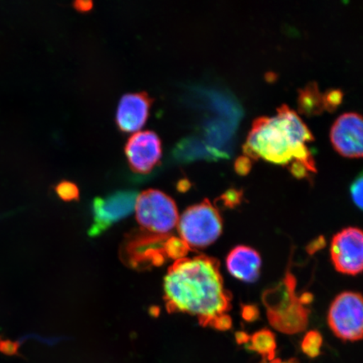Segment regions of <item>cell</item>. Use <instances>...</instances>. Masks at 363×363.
<instances>
[{
  "mask_svg": "<svg viewBox=\"0 0 363 363\" xmlns=\"http://www.w3.org/2000/svg\"><path fill=\"white\" fill-rule=\"evenodd\" d=\"M235 339H237L238 344H245L249 342L250 337L247 333H243V331H239V333L235 334Z\"/></svg>",
  "mask_w": 363,
  "mask_h": 363,
  "instance_id": "cell-28",
  "label": "cell"
},
{
  "mask_svg": "<svg viewBox=\"0 0 363 363\" xmlns=\"http://www.w3.org/2000/svg\"><path fill=\"white\" fill-rule=\"evenodd\" d=\"M226 266L235 278L247 283L255 282L260 275L261 257L251 247L239 246L227 257Z\"/></svg>",
  "mask_w": 363,
  "mask_h": 363,
  "instance_id": "cell-12",
  "label": "cell"
},
{
  "mask_svg": "<svg viewBox=\"0 0 363 363\" xmlns=\"http://www.w3.org/2000/svg\"><path fill=\"white\" fill-rule=\"evenodd\" d=\"M362 119L359 113H346L337 118L330 130V140L340 155L362 157Z\"/></svg>",
  "mask_w": 363,
  "mask_h": 363,
  "instance_id": "cell-10",
  "label": "cell"
},
{
  "mask_svg": "<svg viewBox=\"0 0 363 363\" xmlns=\"http://www.w3.org/2000/svg\"><path fill=\"white\" fill-rule=\"evenodd\" d=\"M166 256L179 260L188 255L190 247L183 240L178 238H167L164 245Z\"/></svg>",
  "mask_w": 363,
  "mask_h": 363,
  "instance_id": "cell-17",
  "label": "cell"
},
{
  "mask_svg": "<svg viewBox=\"0 0 363 363\" xmlns=\"http://www.w3.org/2000/svg\"><path fill=\"white\" fill-rule=\"evenodd\" d=\"M125 153L131 170L147 174L160 163L162 140L152 130L138 131L127 140Z\"/></svg>",
  "mask_w": 363,
  "mask_h": 363,
  "instance_id": "cell-7",
  "label": "cell"
},
{
  "mask_svg": "<svg viewBox=\"0 0 363 363\" xmlns=\"http://www.w3.org/2000/svg\"><path fill=\"white\" fill-rule=\"evenodd\" d=\"M295 286L294 277L288 274L278 288L269 290L263 296L270 324L285 334L301 333L308 325L310 311L295 294Z\"/></svg>",
  "mask_w": 363,
  "mask_h": 363,
  "instance_id": "cell-3",
  "label": "cell"
},
{
  "mask_svg": "<svg viewBox=\"0 0 363 363\" xmlns=\"http://www.w3.org/2000/svg\"><path fill=\"white\" fill-rule=\"evenodd\" d=\"M167 237H159V235H144L133 240L129 246L130 262L134 264H146L152 263L153 265H160L165 261L164 245Z\"/></svg>",
  "mask_w": 363,
  "mask_h": 363,
  "instance_id": "cell-13",
  "label": "cell"
},
{
  "mask_svg": "<svg viewBox=\"0 0 363 363\" xmlns=\"http://www.w3.org/2000/svg\"><path fill=\"white\" fill-rule=\"evenodd\" d=\"M248 343L247 348L260 354L265 361L274 360L277 342L275 335L271 330L263 329L257 331L250 337Z\"/></svg>",
  "mask_w": 363,
  "mask_h": 363,
  "instance_id": "cell-15",
  "label": "cell"
},
{
  "mask_svg": "<svg viewBox=\"0 0 363 363\" xmlns=\"http://www.w3.org/2000/svg\"><path fill=\"white\" fill-rule=\"evenodd\" d=\"M343 94L340 90H329L324 94L325 110L333 111L342 101Z\"/></svg>",
  "mask_w": 363,
  "mask_h": 363,
  "instance_id": "cell-19",
  "label": "cell"
},
{
  "mask_svg": "<svg viewBox=\"0 0 363 363\" xmlns=\"http://www.w3.org/2000/svg\"><path fill=\"white\" fill-rule=\"evenodd\" d=\"M219 211L206 199L189 207L179 218L178 228L181 239L191 248H204L214 243L222 233Z\"/></svg>",
  "mask_w": 363,
  "mask_h": 363,
  "instance_id": "cell-5",
  "label": "cell"
},
{
  "mask_svg": "<svg viewBox=\"0 0 363 363\" xmlns=\"http://www.w3.org/2000/svg\"><path fill=\"white\" fill-rule=\"evenodd\" d=\"M313 136L301 118L283 104L274 117L262 116L254 121L243 147L253 159L262 158L275 164L286 165L292 160L301 163L308 172H315V164L306 143Z\"/></svg>",
  "mask_w": 363,
  "mask_h": 363,
  "instance_id": "cell-2",
  "label": "cell"
},
{
  "mask_svg": "<svg viewBox=\"0 0 363 363\" xmlns=\"http://www.w3.org/2000/svg\"><path fill=\"white\" fill-rule=\"evenodd\" d=\"M291 172L293 175L296 177L298 179L305 178L307 176L308 170L306 169L305 166L302 165L301 163L295 162L293 163L291 166Z\"/></svg>",
  "mask_w": 363,
  "mask_h": 363,
  "instance_id": "cell-25",
  "label": "cell"
},
{
  "mask_svg": "<svg viewBox=\"0 0 363 363\" xmlns=\"http://www.w3.org/2000/svg\"><path fill=\"white\" fill-rule=\"evenodd\" d=\"M330 253L337 271L347 275L360 274L363 264L362 230L350 227L335 235L331 243Z\"/></svg>",
  "mask_w": 363,
  "mask_h": 363,
  "instance_id": "cell-8",
  "label": "cell"
},
{
  "mask_svg": "<svg viewBox=\"0 0 363 363\" xmlns=\"http://www.w3.org/2000/svg\"><path fill=\"white\" fill-rule=\"evenodd\" d=\"M153 99L146 92L126 94L118 106L116 122L122 133L138 130L146 123Z\"/></svg>",
  "mask_w": 363,
  "mask_h": 363,
  "instance_id": "cell-11",
  "label": "cell"
},
{
  "mask_svg": "<svg viewBox=\"0 0 363 363\" xmlns=\"http://www.w3.org/2000/svg\"><path fill=\"white\" fill-rule=\"evenodd\" d=\"M362 174L357 177L351 186L352 199L356 206L362 210Z\"/></svg>",
  "mask_w": 363,
  "mask_h": 363,
  "instance_id": "cell-20",
  "label": "cell"
},
{
  "mask_svg": "<svg viewBox=\"0 0 363 363\" xmlns=\"http://www.w3.org/2000/svg\"><path fill=\"white\" fill-rule=\"evenodd\" d=\"M164 298L169 312L187 313L202 326H211L230 311L231 295L225 289L219 262L202 255L182 258L169 267Z\"/></svg>",
  "mask_w": 363,
  "mask_h": 363,
  "instance_id": "cell-1",
  "label": "cell"
},
{
  "mask_svg": "<svg viewBox=\"0 0 363 363\" xmlns=\"http://www.w3.org/2000/svg\"><path fill=\"white\" fill-rule=\"evenodd\" d=\"M211 326H212L213 328L219 330H230L231 326H233V320H231L230 317L228 315L224 314L217 317L216 319L213 321Z\"/></svg>",
  "mask_w": 363,
  "mask_h": 363,
  "instance_id": "cell-22",
  "label": "cell"
},
{
  "mask_svg": "<svg viewBox=\"0 0 363 363\" xmlns=\"http://www.w3.org/2000/svg\"><path fill=\"white\" fill-rule=\"evenodd\" d=\"M249 159L246 157H240L235 163V170L240 175H246L248 174L251 165H250Z\"/></svg>",
  "mask_w": 363,
  "mask_h": 363,
  "instance_id": "cell-24",
  "label": "cell"
},
{
  "mask_svg": "<svg viewBox=\"0 0 363 363\" xmlns=\"http://www.w3.org/2000/svg\"><path fill=\"white\" fill-rule=\"evenodd\" d=\"M259 316V311L254 306H245L242 308V317L247 321L256 320Z\"/></svg>",
  "mask_w": 363,
  "mask_h": 363,
  "instance_id": "cell-23",
  "label": "cell"
},
{
  "mask_svg": "<svg viewBox=\"0 0 363 363\" xmlns=\"http://www.w3.org/2000/svg\"><path fill=\"white\" fill-rule=\"evenodd\" d=\"M138 193L119 191L106 198H97L93 203L94 223L90 235H98L116 222L130 216L135 210Z\"/></svg>",
  "mask_w": 363,
  "mask_h": 363,
  "instance_id": "cell-9",
  "label": "cell"
},
{
  "mask_svg": "<svg viewBox=\"0 0 363 363\" xmlns=\"http://www.w3.org/2000/svg\"><path fill=\"white\" fill-rule=\"evenodd\" d=\"M242 192L230 189L222 195L221 199L226 207L234 208L242 201Z\"/></svg>",
  "mask_w": 363,
  "mask_h": 363,
  "instance_id": "cell-21",
  "label": "cell"
},
{
  "mask_svg": "<svg viewBox=\"0 0 363 363\" xmlns=\"http://www.w3.org/2000/svg\"><path fill=\"white\" fill-rule=\"evenodd\" d=\"M59 197L65 201H75L79 196V191L76 184L72 182L62 181L56 187Z\"/></svg>",
  "mask_w": 363,
  "mask_h": 363,
  "instance_id": "cell-18",
  "label": "cell"
},
{
  "mask_svg": "<svg viewBox=\"0 0 363 363\" xmlns=\"http://www.w3.org/2000/svg\"><path fill=\"white\" fill-rule=\"evenodd\" d=\"M263 363H296L295 362H283V361H281L280 359H274V360H272L269 362H263Z\"/></svg>",
  "mask_w": 363,
  "mask_h": 363,
  "instance_id": "cell-30",
  "label": "cell"
},
{
  "mask_svg": "<svg viewBox=\"0 0 363 363\" xmlns=\"http://www.w3.org/2000/svg\"><path fill=\"white\" fill-rule=\"evenodd\" d=\"M298 111L307 116L320 115L324 110V94L320 93L315 83L308 84L306 87L299 91Z\"/></svg>",
  "mask_w": 363,
  "mask_h": 363,
  "instance_id": "cell-14",
  "label": "cell"
},
{
  "mask_svg": "<svg viewBox=\"0 0 363 363\" xmlns=\"http://www.w3.org/2000/svg\"><path fill=\"white\" fill-rule=\"evenodd\" d=\"M329 325L337 337L356 342L362 337L363 306L360 294L345 292L338 295L330 308Z\"/></svg>",
  "mask_w": 363,
  "mask_h": 363,
  "instance_id": "cell-6",
  "label": "cell"
},
{
  "mask_svg": "<svg viewBox=\"0 0 363 363\" xmlns=\"http://www.w3.org/2000/svg\"><path fill=\"white\" fill-rule=\"evenodd\" d=\"M312 299L313 296L310 293L303 294L301 297H299V301H301L303 306L307 305V303H310L312 301Z\"/></svg>",
  "mask_w": 363,
  "mask_h": 363,
  "instance_id": "cell-29",
  "label": "cell"
},
{
  "mask_svg": "<svg viewBox=\"0 0 363 363\" xmlns=\"http://www.w3.org/2000/svg\"><path fill=\"white\" fill-rule=\"evenodd\" d=\"M94 4L92 1H84V0H79L74 3V7L79 12H87L93 8Z\"/></svg>",
  "mask_w": 363,
  "mask_h": 363,
  "instance_id": "cell-27",
  "label": "cell"
},
{
  "mask_svg": "<svg viewBox=\"0 0 363 363\" xmlns=\"http://www.w3.org/2000/svg\"><path fill=\"white\" fill-rule=\"evenodd\" d=\"M322 343H323V339L320 333L316 330L308 331L302 340V351L308 357H316L320 354Z\"/></svg>",
  "mask_w": 363,
  "mask_h": 363,
  "instance_id": "cell-16",
  "label": "cell"
},
{
  "mask_svg": "<svg viewBox=\"0 0 363 363\" xmlns=\"http://www.w3.org/2000/svg\"><path fill=\"white\" fill-rule=\"evenodd\" d=\"M325 246V240L323 237H320L317 240H314V242H311L308 245L307 247V251L308 253L314 254L321 248H323Z\"/></svg>",
  "mask_w": 363,
  "mask_h": 363,
  "instance_id": "cell-26",
  "label": "cell"
},
{
  "mask_svg": "<svg viewBox=\"0 0 363 363\" xmlns=\"http://www.w3.org/2000/svg\"><path fill=\"white\" fill-rule=\"evenodd\" d=\"M135 211L142 228L159 237H167L179 223L178 208L174 199L160 190H145L138 195Z\"/></svg>",
  "mask_w": 363,
  "mask_h": 363,
  "instance_id": "cell-4",
  "label": "cell"
}]
</instances>
